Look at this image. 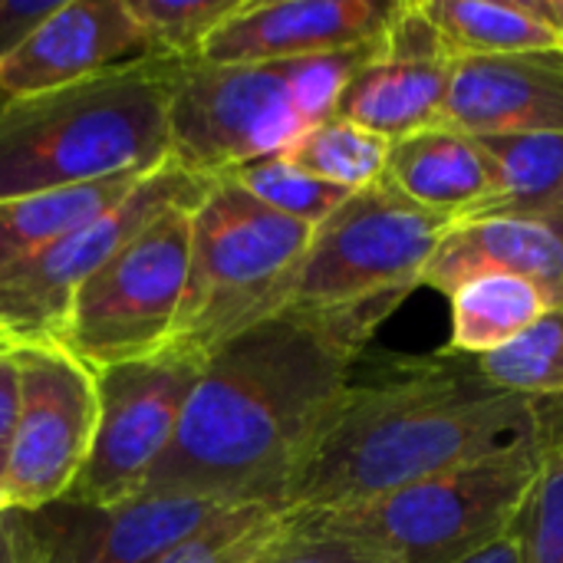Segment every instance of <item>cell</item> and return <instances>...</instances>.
Wrapping results in <instances>:
<instances>
[{"instance_id": "6da1fadb", "label": "cell", "mask_w": 563, "mask_h": 563, "mask_svg": "<svg viewBox=\"0 0 563 563\" xmlns=\"http://www.w3.org/2000/svg\"><path fill=\"white\" fill-rule=\"evenodd\" d=\"M402 300L284 310L218 346L139 495L284 511L300 462L353 383V363Z\"/></svg>"}, {"instance_id": "7a4b0ae2", "label": "cell", "mask_w": 563, "mask_h": 563, "mask_svg": "<svg viewBox=\"0 0 563 563\" xmlns=\"http://www.w3.org/2000/svg\"><path fill=\"white\" fill-rule=\"evenodd\" d=\"M534 432V402L492 386L475 363H406L383 379L350 383L300 462L284 515L356 508L531 442Z\"/></svg>"}, {"instance_id": "3957f363", "label": "cell", "mask_w": 563, "mask_h": 563, "mask_svg": "<svg viewBox=\"0 0 563 563\" xmlns=\"http://www.w3.org/2000/svg\"><path fill=\"white\" fill-rule=\"evenodd\" d=\"M181 63L148 56L53 92L0 99V201L168 162Z\"/></svg>"}, {"instance_id": "277c9868", "label": "cell", "mask_w": 563, "mask_h": 563, "mask_svg": "<svg viewBox=\"0 0 563 563\" xmlns=\"http://www.w3.org/2000/svg\"><path fill=\"white\" fill-rule=\"evenodd\" d=\"M376 43L284 63L185 59L168 102V158L191 175L218 178L251 158L287 152L336 112L343 86Z\"/></svg>"}, {"instance_id": "5b68a950", "label": "cell", "mask_w": 563, "mask_h": 563, "mask_svg": "<svg viewBox=\"0 0 563 563\" xmlns=\"http://www.w3.org/2000/svg\"><path fill=\"white\" fill-rule=\"evenodd\" d=\"M313 228L277 214L228 178H211L191 211L188 284L168 346L211 356L238 333L284 313Z\"/></svg>"}, {"instance_id": "8992f818", "label": "cell", "mask_w": 563, "mask_h": 563, "mask_svg": "<svg viewBox=\"0 0 563 563\" xmlns=\"http://www.w3.org/2000/svg\"><path fill=\"white\" fill-rule=\"evenodd\" d=\"M538 468L541 449L531 439L356 508L287 518L310 534L360 541L393 563H462L511 534Z\"/></svg>"}, {"instance_id": "52a82bcc", "label": "cell", "mask_w": 563, "mask_h": 563, "mask_svg": "<svg viewBox=\"0 0 563 563\" xmlns=\"http://www.w3.org/2000/svg\"><path fill=\"white\" fill-rule=\"evenodd\" d=\"M452 228V218L419 208L379 178L313 228L284 310H340L409 297L422 287V274Z\"/></svg>"}, {"instance_id": "ba28073f", "label": "cell", "mask_w": 563, "mask_h": 563, "mask_svg": "<svg viewBox=\"0 0 563 563\" xmlns=\"http://www.w3.org/2000/svg\"><path fill=\"white\" fill-rule=\"evenodd\" d=\"M191 211L168 208L76 290L56 343L92 373L168 346L188 284Z\"/></svg>"}, {"instance_id": "9c48e42d", "label": "cell", "mask_w": 563, "mask_h": 563, "mask_svg": "<svg viewBox=\"0 0 563 563\" xmlns=\"http://www.w3.org/2000/svg\"><path fill=\"white\" fill-rule=\"evenodd\" d=\"M211 178L191 175L172 158L148 172L139 188L96 221L69 231L40 254L0 271V333L16 346L56 343L76 290L139 231L175 205H198Z\"/></svg>"}, {"instance_id": "30bf717a", "label": "cell", "mask_w": 563, "mask_h": 563, "mask_svg": "<svg viewBox=\"0 0 563 563\" xmlns=\"http://www.w3.org/2000/svg\"><path fill=\"white\" fill-rule=\"evenodd\" d=\"M201 369L205 356L175 346L96 369V432L66 498L115 505L139 495L168 452Z\"/></svg>"}, {"instance_id": "8fae6325", "label": "cell", "mask_w": 563, "mask_h": 563, "mask_svg": "<svg viewBox=\"0 0 563 563\" xmlns=\"http://www.w3.org/2000/svg\"><path fill=\"white\" fill-rule=\"evenodd\" d=\"M20 416L3 475L7 508L36 511L69 495L96 432V373L59 343L13 350Z\"/></svg>"}, {"instance_id": "7c38bea8", "label": "cell", "mask_w": 563, "mask_h": 563, "mask_svg": "<svg viewBox=\"0 0 563 563\" xmlns=\"http://www.w3.org/2000/svg\"><path fill=\"white\" fill-rule=\"evenodd\" d=\"M221 508L188 495H132L115 505L59 498L20 515L36 563H158Z\"/></svg>"}, {"instance_id": "4fadbf2b", "label": "cell", "mask_w": 563, "mask_h": 563, "mask_svg": "<svg viewBox=\"0 0 563 563\" xmlns=\"http://www.w3.org/2000/svg\"><path fill=\"white\" fill-rule=\"evenodd\" d=\"M148 56L162 53L129 0H63L16 53L0 59V99L53 92Z\"/></svg>"}, {"instance_id": "5bb4252c", "label": "cell", "mask_w": 563, "mask_h": 563, "mask_svg": "<svg viewBox=\"0 0 563 563\" xmlns=\"http://www.w3.org/2000/svg\"><path fill=\"white\" fill-rule=\"evenodd\" d=\"M393 3L379 0H244L201 46L205 63H284L373 46Z\"/></svg>"}, {"instance_id": "9a60e30c", "label": "cell", "mask_w": 563, "mask_h": 563, "mask_svg": "<svg viewBox=\"0 0 563 563\" xmlns=\"http://www.w3.org/2000/svg\"><path fill=\"white\" fill-rule=\"evenodd\" d=\"M442 125L468 135L563 132V49L455 59Z\"/></svg>"}, {"instance_id": "2e32d148", "label": "cell", "mask_w": 563, "mask_h": 563, "mask_svg": "<svg viewBox=\"0 0 563 563\" xmlns=\"http://www.w3.org/2000/svg\"><path fill=\"white\" fill-rule=\"evenodd\" d=\"M488 274L534 280L563 307V231L551 221L525 218L462 221L435 247L422 274V287L449 297L462 284Z\"/></svg>"}, {"instance_id": "e0dca14e", "label": "cell", "mask_w": 563, "mask_h": 563, "mask_svg": "<svg viewBox=\"0 0 563 563\" xmlns=\"http://www.w3.org/2000/svg\"><path fill=\"white\" fill-rule=\"evenodd\" d=\"M383 181L455 224L478 218L498 195V172L485 145L452 125H432L393 142Z\"/></svg>"}, {"instance_id": "ac0fdd59", "label": "cell", "mask_w": 563, "mask_h": 563, "mask_svg": "<svg viewBox=\"0 0 563 563\" xmlns=\"http://www.w3.org/2000/svg\"><path fill=\"white\" fill-rule=\"evenodd\" d=\"M449 79V59L386 56L376 43V53L343 86L333 115L356 122L386 142H399L422 129L442 125Z\"/></svg>"}, {"instance_id": "d6986e66", "label": "cell", "mask_w": 563, "mask_h": 563, "mask_svg": "<svg viewBox=\"0 0 563 563\" xmlns=\"http://www.w3.org/2000/svg\"><path fill=\"white\" fill-rule=\"evenodd\" d=\"M148 172L155 168L122 172L92 185H73V188L36 191V195L0 201V271L40 254L53 241L66 238L69 231L112 211L139 188V181Z\"/></svg>"}, {"instance_id": "ffe728a7", "label": "cell", "mask_w": 563, "mask_h": 563, "mask_svg": "<svg viewBox=\"0 0 563 563\" xmlns=\"http://www.w3.org/2000/svg\"><path fill=\"white\" fill-rule=\"evenodd\" d=\"M452 307V336L449 353L462 356H485L505 343H511L518 333H525L534 320H541L548 310L561 307L554 294L534 280L508 277V274H488L462 284L455 294H449Z\"/></svg>"}, {"instance_id": "44dd1931", "label": "cell", "mask_w": 563, "mask_h": 563, "mask_svg": "<svg viewBox=\"0 0 563 563\" xmlns=\"http://www.w3.org/2000/svg\"><path fill=\"white\" fill-rule=\"evenodd\" d=\"M449 59L554 53L563 43L518 0H419Z\"/></svg>"}, {"instance_id": "7402d4cb", "label": "cell", "mask_w": 563, "mask_h": 563, "mask_svg": "<svg viewBox=\"0 0 563 563\" xmlns=\"http://www.w3.org/2000/svg\"><path fill=\"white\" fill-rule=\"evenodd\" d=\"M475 139L485 145L498 172V195L478 218L551 221L563 201V132Z\"/></svg>"}, {"instance_id": "603a6c76", "label": "cell", "mask_w": 563, "mask_h": 563, "mask_svg": "<svg viewBox=\"0 0 563 563\" xmlns=\"http://www.w3.org/2000/svg\"><path fill=\"white\" fill-rule=\"evenodd\" d=\"M393 142L383 135L346 122L340 115H330L307 129L287 152H280L287 162H294L300 172L336 185L343 191H360L369 188L383 178L386 162H389Z\"/></svg>"}, {"instance_id": "cb8c5ba5", "label": "cell", "mask_w": 563, "mask_h": 563, "mask_svg": "<svg viewBox=\"0 0 563 563\" xmlns=\"http://www.w3.org/2000/svg\"><path fill=\"white\" fill-rule=\"evenodd\" d=\"M472 363L492 386L518 399L544 402L563 396V307L548 310L511 343Z\"/></svg>"}, {"instance_id": "d4e9b609", "label": "cell", "mask_w": 563, "mask_h": 563, "mask_svg": "<svg viewBox=\"0 0 563 563\" xmlns=\"http://www.w3.org/2000/svg\"><path fill=\"white\" fill-rule=\"evenodd\" d=\"M287 531V515L271 505H228L178 541L158 563H254Z\"/></svg>"}, {"instance_id": "484cf974", "label": "cell", "mask_w": 563, "mask_h": 563, "mask_svg": "<svg viewBox=\"0 0 563 563\" xmlns=\"http://www.w3.org/2000/svg\"><path fill=\"white\" fill-rule=\"evenodd\" d=\"M218 178L234 181L238 188L254 195L261 205H267L277 214H287V218H294V221H300L307 228H317L320 221H327L353 195V191H343L336 185H327V181L300 172L280 152L264 155V158H251L244 165H234L231 172H224Z\"/></svg>"}, {"instance_id": "4316f807", "label": "cell", "mask_w": 563, "mask_h": 563, "mask_svg": "<svg viewBox=\"0 0 563 563\" xmlns=\"http://www.w3.org/2000/svg\"><path fill=\"white\" fill-rule=\"evenodd\" d=\"M541 468L518 518L515 541L521 563H563V442H538Z\"/></svg>"}, {"instance_id": "83f0119b", "label": "cell", "mask_w": 563, "mask_h": 563, "mask_svg": "<svg viewBox=\"0 0 563 563\" xmlns=\"http://www.w3.org/2000/svg\"><path fill=\"white\" fill-rule=\"evenodd\" d=\"M244 0H129L152 46L172 59H198L208 36Z\"/></svg>"}, {"instance_id": "f1b7e54d", "label": "cell", "mask_w": 563, "mask_h": 563, "mask_svg": "<svg viewBox=\"0 0 563 563\" xmlns=\"http://www.w3.org/2000/svg\"><path fill=\"white\" fill-rule=\"evenodd\" d=\"M254 563H393L379 551L333 534H310L290 525Z\"/></svg>"}, {"instance_id": "f546056e", "label": "cell", "mask_w": 563, "mask_h": 563, "mask_svg": "<svg viewBox=\"0 0 563 563\" xmlns=\"http://www.w3.org/2000/svg\"><path fill=\"white\" fill-rule=\"evenodd\" d=\"M63 0H0V59L16 53Z\"/></svg>"}, {"instance_id": "4dcf8cb0", "label": "cell", "mask_w": 563, "mask_h": 563, "mask_svg": "<svg viewBox=\"0 0 563 563\" xmlns=\"http://www.w3.org/2000/svg\"><path fill=\"white\" fill-rule=\"evenodd\" d=\"M16 416H20V373H16L13 353H10V356L0 360V485H3V475H7L10 449H13Z\"/></svg>"}, {"instance_id": "1f68e13d", "label": "cell", "mask_w": 563, "mask_h": 563, "mask_svg": "<svg viewBox=\"0 0 563 563\" xmlns=\"http://www.w3.org/2000/svg\"><path fill=\"white\" fill-rule=\"evenodd\" d=\"M0 563H36L23 515L16 508L0 511Z\"/></svg>"}, {"instance_id": "d6a6232c", "label": "cell", "mask_w": 563, "mask_h": 563, "mask_svg": "<svg viewBox=\"0 0 563 563\" xmlns=\"http://www.w3.org/2000/svg\"><path fill=\"white\" fill-rule=\"evenodd\" d=\"M534 426L538 442H563V396L534 402Z\"/></svg>"}, {"instance_id": "836d02e7", "label": "cell", "mask_w": 563, "mask_h": 563, "mask_svg": "<svg viewBox=\"0 0 563 563\" xmlns=\"http://www.w3.org/2000/svg\"><path fill=\"white\" fill-rule=\"evenodd\" d=\"M518 3L563 43V0H518Z\"/></svg>"}, {"instance_id": "e575fe53", "label": "cell", "mask_w": 563, "mask_h": 563, "mask_svg": "<svg viewBox=\"0 0 563 563\" xmlns=\"http://www.w3.org/2000/svg\"><path fill=\"white\" fill-rule=\"evenodd\" d=\"M462 563H521V551H518L515 534H505L501 541H495V544L482 548L478 554L465 558Z\"/></svg>"}, {"instance_id": "d590c367", "label": "cell", "mask_w": 563, "mask_h": 563, "mask_svg": "<svg viewBox=\"0 0 563 563\" xmlns=\"http://www.w3.org/2000/svg\"><path fill=\"white\" fill-rule=\"evenodd\" d=\"M13 350H16V343H13L7 333H0V360H3V356H10Z\"/></svg>"}, {"instance_id": "8d00e7d4", "label": "cell", "mask_w": 563, "mask_h": 563, "mask_svg": "<svg viewBox=\"0 0 563 563\" xmlns=\"http://www.w3.org/2000/svg\"><path fill=\"white\" fill-rule=\"evenodd\" d=\"M551 224H558V228H561V231H563V201H561V208H558V214L551 218Z\"/></svg>"}, {"instance_id": "74e56055", "label": "cell", "mask_w": 563, "mask_h": 563, "mask_svg": "<svg viewBox=\"0 0 563 563\" xmlns=\"http://www.w3.org/2000/svg\"><path fill=\"white\" fill-rule=\"evenodd\" d=\"M0 511H7V498H3V492H0Z\"/></svg>"}]
</instances>
